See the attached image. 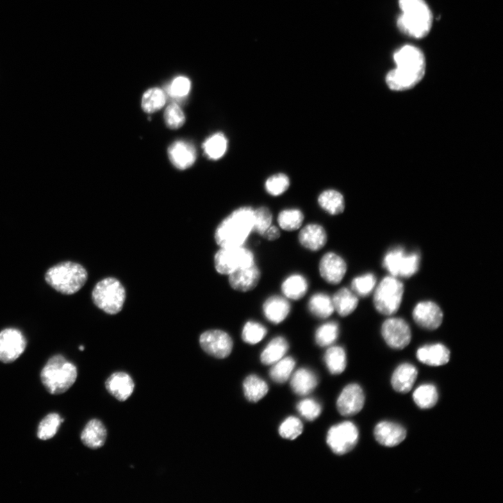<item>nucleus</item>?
Masks as SVG:
<instances>
[{
    "mask_svg": "<svg viewBox=\"0 0 503 503\" xmlns=\"http://www.w3.org/2000/svg\"><path fill=\"white\" fill-rule=\"evenodd\" d=\"M94 305L109 315L119 313L126 299V292L122 283L114 278H106L94 286L92 292Z\"/></svg>",
    "mask_w": 503,
    "mask_h": 503,
    "instance_id": "obj_6",
    "label": "nucleus"
},
{
    "mask_svg": "<svg viewBox=\"0 0 503 503\" xmlns=\"http://www.w3.org/2000/svg\"><path fill=\"white\" fill-rule=\"evenodd\" d=\"M79 349L81 350V351H83V350L85 349V347L83 346V345H81V346L79 347Z\"/></svg>",
    "mask_w": 503,
    "mask_h": 503,
    "instance_id": "obj_50",
    "label": "nucleus"
},
{
    "mask_svg": "<svg viewBox=\"0 0 503 503\" xmlns=\"http://www.w3.org/2000/svg\"><path fill=\"white\" fill-rule=\"evenodd\" d=\"M263 236L268 240L274 241L281 237V231L277 226L271 225L263 233Z\"/></svg>",
    "mask_w": 503,
    "mask_h": 503,
    "instance_id": "obj_49",
    "label": "nucleus"
},
{
    "mask_svg": "<svg viewBox=\"0 0 503 503\" xmlns=\"http://www.w3.org/2000/svg\"><path fill=\"white\" fill-rule=\"evenodd\" d=\"M107 392L120 402L127 401L133 394L135 385L130 374L124 372L113 373L105 383Z\"/></svg>",
    "mask_w": 503,
    "mask_h": 503,
    "instance_id": "obj_18",
    "label": "nucleus"
},
{
    "mask_svg": "<svg viewBox=\"0 0 503 503\" xmlns=\"http://www.w3.org/2000/svg\"><path fill=\"white\" fill-rule=\"evenodd\" d=\"M320 206L331 215H338L345 211V203L343 195L335 190H327L318 197Z\"/></svg>",
    "mask_w": 503,
    "mask_h": 503,
    "instance_id": "obj_31",
    "label": "nucleus"
},
{
    "mask_svg": "<svg viewBox=\"0 0 503 503\" xmlns=\"http://www.w3.org/2000/svg\"><path fill=\"white\" fill-rule=\"evenodd\" d=\"M201 349L208 354L216 358L228 357L233 349L231 337L222 330H209L204 332L199 338Z\"/></svg>",
    "mask_w": 503,
    "mask_h": 503,
    "instance_id": "obj_12",
    "label": "nucleus"
},
{
    "mask_svg": "<svg viewBox=\"0 0 503 503\" xmlns=\"http://www.w3.org/2000/svg\"><path fill=\"white\" fill-rule=\"evenodd\" d=\"M324 362L332 374H341L347 366V356L345 349L340 346L329 347L325 353Z\"/></svg>",
    "mask_w": 503,
    "mask_h": 503,
    "instance_id": "obj_34",
    "label": "nucleus"
},
{
    "mask_svg": "<svg viewBox=\"0 0 503 503\" xmlns=\"http://www.w3.org/2000/svg\"><path fill=\"white\" fill-rule=\"evenodd\" d=\"M394 59L396 68L386 76V83L392 90H411L422 80L426 72V59L420 49L404 46L395 53Z\"/></svg>",
    "mask_w": 503,
    "mask_h": 503,
    "instance_id": "obj_1",
    "label": "nucleus"
},
{
    "mask_svg": "<svg viewBox=\"0 0 503 503\" xmlns=\"http://www.w3.org/2000/svg\"><path fill=\"white\" fill-rule=\"evenodd\" d=\"M358 440V430L351 422H344L333 426L328 431L327 443L337 455H344L352 451Z\"/></svg>",
    "mask_w": 503,
    "mask_h": 503,
    "instance_id": "obj_10",
    "label": "nucleus"
},
{
    "mask_svg": "<svg viewBox=\"0 0 503 503\" xmlns=\"http://www.w3.org/2000/svg\"><path fill=\"white\" fill-rule=\"evenodd\" d=\"M374 435L376 440L381 445L394 447L404 441L407 432L400 424L391 422H381L375 427Z\"/></svg>",
    "mask_w": 503,
    "mask_h": 503,
    "instance_id": "obj_19",
    "label": "nucleus"
},
{
    "mask_svg": "<svg viewBox=\"0 0 503 503\" xmlns=\"http://www.w3.org/2000/svg\"><path fill=\"white\" fill-rule=\"evenodd\" d=\"M328 240L324 228L318 224H309L303 227L299 233V241L306 249L312 252L322 249Z\"/></svg>",
    "mask_w": 503,
    "mask_h": 503,
    "instance_id": "obj_21",
    "label": "nucleus"
},
{
    "mask_svg": "<svg viewBox=\"0 0 503 503\" xmlns=\"http://www.w3.org/2000/svg\"><path fill=\"white\" fill-rule=\"evenodd\" d=\"M254 211L249 206L240 207L225 217L215 232L217 244L220 247L243 246L254 232Z\"/></svg>",
    "mask_w": 503,
    "mask_h": 503,
    "instance_id": "obj_2",
    "label": "nucleus"
},
{
    "mask_svg": "<svg viewBox=\"0 0 503 503\" xmlns=\"http://www.w3.org/2000/svg\"><path fill=\"white\" fill-rule=\"evenodd\" d=\"M166 103V95L163 90L154 88L148 90L143 95L142 106L148 113L160 110Z\"/></svg>",
    "mask_w": 503,
    "mask_h": 503,
    "instance_id": "obj_39",
    "label": "nucleus"
},
{
    "mask_svg": "<svg viewBox=\"0 0 503 503\" xmlns=\"http://www.w3.org/2000/svg\"><path fill=\"white\" fill-rule=\"evenodd\" d=\"M228 141L225 135L217 133L208 138L203 145L206 156L212 160L222 158L226 154Z\"/></svg>",
    "mask_w": 503,
    "mask_h": 503,
    "instance_id": "obj_33",
    "label": "nucleus"
},
{
    "mask_svg": "<svg viewBox=\"0 0 503 503\" xmlns=\"http://www.w3.org/2000/svg\"><path fill=\"white\" fill-rule=\"evenodd\" d=\"M281 290L288 299L299 301L307 294L308 283L302 275L293 274L283 281Z\"/></svg>",
    "mask_w": 503,
    "mask_h": 503,
    "instance_id": "obj_30",
    "label": "nucleus"
},
{
    "mask_svg": "<svg viewBox=\"0 0 503 503\" xmlns=\"http://www.w3.org/2000/svg\"><path fill=\"white\" fill-rule=\"evenodd\" d=\"M331 299L334 311H336L340 317H347L351 315L356 309L358 304L356 295L345 288L340 289Z\"/></svg>",
    "mask_w": 503,
    "mask_h": 503,
    "instance_id": "obj_27",
    "label": "nucleus"
},
{
    "mask_svg": "<svg viewBox=\"0 0 503 503\" xmlns=\"http://www.w3.org/2000/svg\"><path fill=\"white\" fill-rule=\"evenodd\" d=\"M168 155L173 165L181 170L191 167L197 159V153L193 145L184 141L174 142L169 148Z\"/></svg>",
    "mask_w": 503,
    "mask_h": 503,
    "instance_id": "obj_20",
    "label": "nucleus"
},
{
    "mask_svg": "<svg viewBox=\"0 0 503 503\" xmlns=\"http://www.w3.org/2000/svg\"><path fill=\"white\" fill-rule=\"evenodd\" d=\"M27 340L24 333L16 328H7L0 331V361L11 363L25 352Z\"/></svg>",
    "mask_w": 503,
    "mask_h": 503,
    "instance_id": "obj_11",
    "label": "nucleus"
},
{
    "mask_svg": "<svg viewBox=\"0 0 503 503\" xmlns=\"http://www.w3.org/2000/svg\"><path fill=\"white\" fill-rule=\"evenodd\" d=\"M291 311L289 302L281 296L268 298L263 305L265 316L271 323L279 324L285 321Z\"/></svg>",
    "mask_w": 503,
    "mask_h": 503,
    "instance_id": "obj_24",
    "label": "nucleus"
},
{
    "mask_svg": "<svg viewBox=\"0 0 503 503\" xmlns=\"http://www.w3.org/2000/svg\"><path fill=\"white\" fill-rule=\"evenodd\" d=\"M308 307L314 317L321 320L329 318L334 312L331 298L324 293L313 295L309 300Z\"/></svg>",
    "mask_w": 503,
    "mask_h": 503,
    "instance_id": "obj_32",
    "label": "nucleus"
},
{
    "mask_svg": "<svg viewBox=\"0 0 503 503\" xmlns=\"http://www.w3.org/2000/svg\"><path fill=\"white\" fill-rule=\"evenodd\" d=\"M254 264L253 252L243 246L220 247L214 258L215 268L221 275L229 276L240 268Z\"/></svg>",
    "mask_w": 503,
    "mask_h": 503,
    "instance_id": "obj_8",
    "label": "nucleus"
},
{
    "mask_svg": "<svg viewBox=\"0 0 503 503\" xmlns=\"http://www.w3.org/2000/svg\"><path fill=\"white\" fill-rule=\"evenodd\" d=\"M303 430L302 421L295 417H290L280 426L279 434L282 438L293 440L302 434Z\"/></svg>",
    "mask_w": 503,
    "mask_h": 503,
    "instance_id": "obj_45",
    "label": "nucleus"
},
{
    "mask_svg": "<svg viewBox=\"0 0 503 503\" xmlns=\"http://www.w3.org/2000/svg\"><path fill=\"white\" fill-rule=\"evenodd\" d=\"M299 414L308 421H314L322 413L321 405L313 399H306L300 402L297 406Z\"/></svg>",
    "mask_w": 503,
    "mask_h": 503,
    "instance_id": "obj_47",
    "label": "nucleus"
},
{
    "mask_svg": "<svg viewBox=\"0 0 503 503\" xmlns=\"http://www.w3.org/2000/svg\"><path fill=\"white\" fill-rule=\"evenodd\" d=\"M375 286V277L372 274H367L353 279L352 290L356 295L365 297L373 291Z\"/></svg>",
    "mask_w": 503,
    "mask_h": 503,
    "instance_id": "obj_44",
    "label": "nucleus"
},
{
    "mask_svg": "<svg viewBox=\"0 0 503 503\" xmlns=\"http://www.w3.org/2000/svg\"><path fill=\"white\" fill-rule=\"evenodd\" d=\"M404 284L394 277L384 279L375 290L373 303L377 311L385 315L396 313L402 303Z\"/></svg>",
    "mask_w": 503,
    "mask_h": 503,
    "instance_id": "obj_7",
    "label": "nucleus"
},
{
    "mask_svg": "<svg viewBox=\"0 0 503 503\" xmlns=\"http://www.w3.org/2000/svg\"><path fill=\"white\" fill-rule=\"evenodd\" d=\"M413 400L422 409H432L436 405L438 400L437 388L431 384L422 385L414 392Z\"/></svg>",
    "mask_w": 503,
    "mask_h": 503,
    "instance_id": "obj_35",
    "label": "nucleus"
},
{
    "mask_svg": "<svg viewBox=\"0 0 503 503\" xmlns=\"http://www.w3.org/2000/svg\"><path fill=\"white\" fill-rule=\"evenodd\" d=\"M402 12L397 26L404 34L416 39L427 37L432 28L433 15L425 0H399Z\"/></svg>",
    "mask_w": 503,
    "mask_h": 503,
    "instance_id": "obj_3",
    "label": "nucleus"
},
{
    "mask_svg": "<svg viewBox=\"0 0 503 503\" xmlns=\"http://www.w3.org/2000/svg\"><path fill=\"white\" fill-rule=\"evenodd\" d=\"M413 319L422 328L436 330L440 327L443 320V313L440 306L433 302L419 303L413 311Z\"/></svg>",
    "mask_w": 503,
    "mask_h": 503,
    "instance_id": "obj_16",
    "label": "nucleus"
},
{
    "mask_svg": "<svg viewBox=\"0 0 503 503\" xmlns=\"http://www.w3.org/2000/svg\"><path fill=\"white\" fill-rule=\"evenodd\" d=\"M304 220V213L296 208L283 210L278 217L279 226L282 229L288 231H294L300 229Z\"/></svg>",
    "mask_w": 503,
    "mask_h": 503,
    "instance_id": "obj_37",
    "label": "nucleus"
},
{
    "mask_svg": "<svg viewBox=\"0 0 503 503\" xmlns=\"http://www.w3.org/2000/svg\"><path fill=\"white\" fill-rule=\"evenodd\" d=\"M420 256L418 253H406L402 247L391 249L386 254L384 266L395 278H411L420 270Z\"/></svg>",
    "mask_w": 503,
    "mask_h": 503,
    "instance_id": "obj_9",
    "label": "nucleus"
},
{
    "mask_svg": "<svg viewBox=\"0 0 503 503\" xmlns=\"http://www.w3.org/2000/svg\"><path fill=\"white\" fill-rule=\"evenodd\" d=\"M243 392L249 402L257 403L267 395L269 387L260 377L251 374L247 376L243 382Z\"/></svg>",
    "mask_w": 503,
    "mask_h": 503,
    "instance_id": "obj_28",
    "label": "nucleus"
},
{
    "mask_svg": "<svg viewBox=\"0 0 503 503\" xmlns=\"http://www.w3.org/2000/svg\"><path fill=\"white\" fill-rule=\"evenodd\" d=\"M321 277L327 283L338 285L347 272L345 261L334 253H327L321 259L319 265Z\"/></svg>",
    "mask_w": 503,
    "mask_h": 503,
    "instance_id": "obj_15",
    "label": "nucleus"
},
{
    "mask_svg": "<svg viewBox=\"0 0 503 503\" xmlns=\"http://www.w3.org/2000/svg\"><path fill=\"white\" fill-rule=\"evenodd\" d=\"M267 329L262 324L249 321L242 328L241 338L243 342L249 345H256L261 342L267 336Z\"/></svg>",
    "mask_w": 503,
    "mask_h": 503,
    "instance_id": "obj_41",
    "label": "nucleus"
},
{
    "mask_svg": "<svg viewBox=\"0 0 503 503\" xmlns=\"http://www.w3.org/2000/svg\"><path fill=\"white\" fill-rule=\"evenodd\" d=\"M382 335L386 343L395 349L407 347L412 338L409 324L402 318H390L382 326Z\"/></svg>",
    "mask_w": 503,
    "mask_h": 503,
    "instance_id": "obj_13",
    "label": "nucleus"
},
{
    "mask_svg": "<svg viewBox=\"0 0 503 503\" xmlns=\"http://www.w3.org/2000/svg\"><path fill=\"white\" fill-rule=\"evenodd\" d=\"M288 340L283 336L273 338L261 355V362L267 365H273L283 358L289 349Z\"/></svg>",
    "mask_w": 503,
    "mask_h": 503,
    "instance_id": "obj_29",
    "label": "nucleus"
},
{
    "mask_svg": "<svg viewBox=\"0 0 503 503\" xmlns=\"http://www.w3.org/2000/svg\"><path fill=\"white\" fill-rule=\"evenodd\" d=\"M418 360L431 366H441L447 364L450 359V351L440 343L427 345L418 349Z\"/></svg>",
    "mask_w": 503,
    "mask_h": 503,
    "instance_id": "obj_23",
    "label": "nucleus"
},
{
    "mask_svg": "<svg viewBox=\"0 0 503 503\" xmlns=\"http://www.w3.org/2000/svg\"><path fill=\"white\" fill-rule=\"evenodd\" d=\"M254 217V231L263 236L272 224V213L267 207L262 206L255 210Z\"/></svg>",
    "mask_w": 503,
    "mask_h": 503,
    "instance_id": "obj_46",
    "label": "nucleus"
},
{
    "mask_svg": "<svg viewBox=\"0 0 503 503\" xmlns=\"http://www.w3.org/2000/svg\"><path fill=\"white\" fill-rule=\"evenodd\" d=\"M107 438V431L104 424L96 419L85 425L81 435L83 444L92 450L102 447Z\"/></svg>",
    "mask_w": 503,
    "mask_h": 503,
    "instance_id": "obj_25",
    "label": "nucleus"
},
{
    "mask_svg": "<svg viewBox=\"0 0 503 503\" xmlns=\"http://www.w3.org/2000/svg\"><path fill=\"white\" fill-rule=\"evenodd\" d=\"M88 277V272L82 265L64 262L50 268L46 273L45 280L57 292L72 295L85 286Z\"/></svg>",
    "mask_w": 503,
    "mask_h": 503,
    "instance_id": "obj_5",
    "label": "nucleus"
},
{
    "mask_svg": "<svg viewBox=\"0 0 503 503\" xmlns=\"http://www.w3.org/2000/svg\"><path fill=\"white\" fill-rule=\"evenodd\" d=\"M291 388L293 392L301 397L311 394L318 385L315 373L307 368H300L292 377Z\"/></svg>",
    "mask_w": 503,
    "mask_h": 503,
    "instance_id": "obj_26",
    "label": "nucleus"
},
{
    "mask_svg": "<svg viewBox=\"0 0 503 503\" xmlns=\"http://www.w3.org/2000/svg\"><path fill=\"white\" fill-rule=\"evenodd\" d=\"M190 88V81L185 76H179L172 81L168 92L172 97L179 99L187 96Z\"/></svg>",
    "mask_w": 503,
    "mask_h": 503,
    "instance_id": "obj_48",
    "label": "nucleus"
},
{
    "mask_svg": "<svg viewBox=\"0 0 503 503\" xmlns=\"http://www.w3.org/2000/svg\"><path fill=\"white\" fill-rule=\"evenodd\" d=\"M77 376L76 365L61 354L50 358L41 372L42 382L53 395L67 392L75 384Z\"/></svg>",
    "mask_w": 503,
    "mask_h": 503,
    "instance_id": "obj_4",
    "label": "nucleus"
},
{
    "mask_svg": "<svg viewBox=\"0 0 503 503\" xmlns=\"http://www.w3.org/2000/svg\"><path fill=\"white\" fill-rule=\"evenodd\" d=\"M164 117L167 127L171 130L181 129L185 122V114L176 103H172L166 108Z\"/></svg>",
    "mask_w": 503,
    "mask_h": 503,
    "instance_id": "obj_42",
    "label": "nucleus"
},
{
    "mask_svg": "<svg viewBox=\"0 0 503 503\" xmlns=\"http://www.w3.org/2000/svg\"><path fill=\"white\" fill-rule=\"evenodd\" d=\"M261 279V272L258 267L252 265L240 268L229 275V283L231 288L240 292L254 290Z\"/></svg>",
    "mask_w": 503,
    "mask_h": 503,
    "instance_id": "obj_17",
    "label": "nucleus"
},
{
    "mask_svg": "<svg viewBox=\"0 0 503 503\" xmlns=\"http://www.w3.org/2000/svg\"><path fill=\"white\" fill-rule=\"evenodd\" d=\"M339 326L337 322H329L318 328L315 334L317 345L322 347L333 344L339 336Z\"/></svg>",
    "mask_w": 503,
    "mask_h": 503,
    "instance_id": "obj_38",
    "label": "nucleus"
},
{
    "mask_svg": "<svg viewBox=\"0 0 503 503\" xmlns=\"http://www.w3.org/2000/svg\"><path fill=\"white\" fill-rule=\"evenodd\" d=\"M64 422V419L57 413H51L45 417L40 422L38 430V437L42 440H48L53 438L60 424Z\"/></svg>",
    "mask_w": 503,
    "mask_h": 503,
    "instance_id": "obj_40",
    "label": "nucleus"
},
{
    "mask_svg": "<svg viewBox=\"0 0 503 503\" xmlns=\"http://www.w3.org/2000/svg\"><path fill=\"white\" fill-rule=\"evenodd\" d=\"M418 371L411 363L398 366L392 377V385L397 393L406 394L411 391L418 379Z\"/></svg>",
    "mask_w": 503,
    "mask_h": 503,
    "instance_id": "obj_22",
    "label": "nucleus"
},
{
    "mask_svg": "<svg viewBox=\"0 0 503 503\" xmlns=\"http://www.w3.org/2000/svg\"><path fill=\"white\" fill-rule=\"evenodd\" d=\"M295 365V360L292 357H283L273 364L270 372L271 379L277 384H285L290 379Z\"/></svg>",
    "mask_w": 503,
    "mask_h": 503,
    "instance_id": "obj_36",
    "label": "nucleus"
},
{
    "mask_svg": "<svg viewBox=\"0 0 503 503\" xmlns=\"http://www.w3.org/2000/svg\"><path fill=\"white\" fill-rule=\"evenodd\" d=\"M365 396L363 390L357 384L346 386L337 401V409L345 417L358 414L363 409Z\"/></svg>",
    "mask_w": 503,
    "mask_h": 503,
    "instance_id": "obj_14",
    "label": "nucleus"
},
{
    "mask_svg": "<svg viewBox=\"0 0 503 503\" xmlns=\"http://www.w3.org/2000/svg\"><path fill=\"white\" fill-rule=\"evenodd\" d=\"M290 186L289 177L284 174H277L270 177L265 183V189L272 196L284 194Z\"/></svg>",
    "mask_w": 503,
    "mask_h": 503,
    "instance_id": "obj_43",
    "label": "nucleus"
}]
</instances>
